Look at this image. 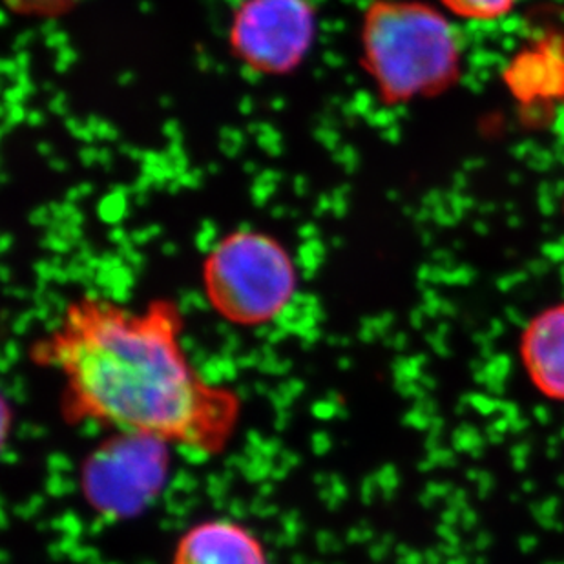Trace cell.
<instances>
[{
	"label": "cell",
	"instance_id": "cell-1",
	"mask_svg": "<svg viewBox=\"0 0 564 564\" xmlns=\"http://www.w3.org/2000/svg\"><path fill=\"white\" fill-rule=\"evenodd\" d=\"M182 330L180 307L166 300L127 310L83 296L30 357L63 380L69 424L94 422L213 457L235 437L243 405L235 389L192 366Z\"/></svg>",
	"mask_w": 564,
	"mask_h": 564
},
{
	"label": "cell",
	"instance_id": "cell-2",
	"mask_svg": "<svg viewBox=\"0 0 564 564\" xmlns=\"http://www.w3.org/2000/svg\"><path fill=\"white\" fill-rule=\"evenodd\" d=\"M364 57L383 101L446 91L460 75L463 41L446 15L410 0H377L364 19Z\"/></svg>",
	"mask_w": 564,
	"mask_h": 564
},
{
	"label": "cell",
	"instance_id": "cell-3",
	"mask_svg": "<svg viewBox=\"0 0 564 564\" xmlns=\"http://www.w3.org/2000/svg\"><path fill=\"white\" fill-rule=\"evenodd\" d=\"M213 310L230 324H271L296 293L293 258L271 236L238 230L214 247L203 271Z\"/></svg>",
	"mask_w": 564,
	"mask_h": 564
},
{
	"label": "cell",
	"instance_id": "cell-4",
	"mask_svg": "<svg viewBox=\"0 0 564 564\" xmlns=\"http://www.w3.org/2000/svg\"><path fill=\"white\" fill-rule=\"evenodd\" d=\"M166 446L154 438L119 433L86 463V499L112 516H130L149 505L165 477Z\"/></svg>",
	"mask_w": 564,
	"mask_h": 564
},
{
	"label": "cell",
	"instance_id": "cell-5",
	"mask_svg": "<svg viewBox=\"0 0 564 564\" xmlns=\"http://www.w3.org/2000/svg\"><path fill=\"white\" fill-rule=\"evenodd\" d=\"M313 35L314 11L307 0H246L232 22L236 54L265 74L296 68Z\"/></svg>",
	"mask_w": 564,
	"mask_h": 564
},
{
	"label": "cell",
	"instance_id": "cell-6",
	"mask_svg": "<svg viewBox=\"0 0 564 564\" xmlns=\"http://www.w3.org/2000/svg\"><path fill=\"white\" fill-rule=\"evenodd\" d=\"M172 564H271L265 544L235 519H207L177 541Z\"/></svg>",
	"mask_w": 564,
	"mask_h": 564
},
{
	"label": "cell",
	"instance_id": "cell-7",
	"mask_svg": "<svg viewBox=\"0 0 564 564\" xmlns=\"http://www.w3.org/2000/svg\"><path fill=\"white\" fill-rule=\"evenodd\" d=\"M522 369L546 399L564 402V302L539 311L519 340Z\"/></svg>",
	"mask_w": 564,
	"mask_h": 564
},
{
	"label": "cell",
	"instance_id": "cell-8",
	"mask_svg": "<svg viewBox=\"0 0 564 564\" xmlns=\"http://www.w3.org/2000/svg\"><path fill=\"white\" fill-rule=\"evenodd\" d=\"M453 15L475 22L499 21L510 15L519 0H441Z\"/></svg>",
	"mask_w": 564,
	"mask_h": 564
},
{
	"label": "cell",
	"instance_id": "cell-9",
	"mask_svg": "<svg viewBox=\"0 0 564 564\" xmlns=\"http://www.w3.org/2000/svg\"><path fill=\"white\" fill-rule=\"evenodd\" d=\"M10 2L17 10L32 11V13H52V11L64 10L74 0H10Z\"/></svg>",
	"mask_w": 564,
	"mask_h": 564
}]
</instances>
